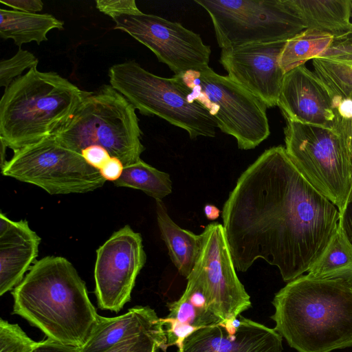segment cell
Returning a JSON list of instances; mask_svg holds the SVG:
<instances>
[{"mask_svg": "<svg viewBox=\"0 0 352 352\" xmlns=\"http://www.w3.org/2000/svg\"><path fill=\"white\" fill-rule=\"evenodd\" d=\"M221 217L236 270L245 272L262 258L289 282L319 259L340 213L280 145L265 150L241 175Z\"/></svg>", "mask_w": 352, "mask_h": 352, "instance_id": "obj_1", "label": "cell"}, {"mask_svg": "<svg viewBox=\"0 0 352 352\" xmlns=\"http://www.w3.org/2000/svg\"><path fill=\"white\" fill-rule=\"evenodd\" d=\"M13 314L37 327L48 338L83 347L100 315L85 283L67 258L47 256L36 261L12 292Z\"/></svg>", "mask_w": 352, "mask_h": 352, "instance_id": "obj_2", "label": "cell"}, {"mask_svg": "<svg viewBox=\"0 0 352 352\" xmlns=\"http://www.w3.org/2000/svg\"><path fill=\"white\" fill-rule=\"evenodd\" d=\"M272 303L274 329L298 352L352 348V291L346 282L302 275Z\"/></svg>", "mask_w": 352, "mask_h": 352, "instance_id": "obj_3", "label": "cell"}, {"mask_svg": "<svg viewBox=\"0 0 352 352\" xmlns=\"http://www.w3.org/2000/svg\"><path fill=\"white\" fill-rule=\"evenodd\" d=\"M89 91L37 66L14 79L0 100V139L13 151L52 135Z\"/></svg>", "mask_w": 352, "mask_h": 352, "instance_id": "obj_4", "label": "cell"}, {"mask_svg": "<svg viewBox=\"0 0 352 352\" xmlns=\"http://www.w3.org/2000/svg\"><path fill=\"white\" fill-rule=\"evenodd\" d=\"M52 135L80 154L90 146H102L124 166L140 160L145 149L135 108L110 85L89 91L74 115Z\"/></svg>", "mask_w": 352, "mask_h": 352, "instance_id": "obj_5", "label": "cell"}, {"mask_svg": "<svg viewBox=\"0 0 352 352\" xmlns=\"http://www.w3.org/2000/svg\"><path fill=\"white\" fill-rule=\"evenodd\" d=\"M173 77L189 102L204 107L222 132L236 138L239 148H254L270 135L266 105L228 76L208 66Z\"/></svg>", "mask_w": 352, "mask_h": 352, "instance_id": "obj_6", "label": "cell"}, {"mask_svg": "<svg viewBox=\"0 0 352 352\" xmlns=\"http://www.w3.org/2000/svg\"><path fill=\"white\" fill-rule=\"evenodd\" d=\"M110 85L139 112L156 116L187 131L191 139L214 138L217 124L201 104L190 102L173 77L156 76L134 60L109 67Z\"/></svg>", "mask_w": 352, "mask_h": 352, "instance_id": "obj_7", "label": "cell"}, {"mask_svg": "<svg viewBox=\"0 0 352 352\" xmlns=\"http://www.w3.org/2000/svg\"><path fill=\"white\" fill-rule=\"evenodd\" d=\"M285 150L298 169L341 214L352 187V155L338 131L288 118Z\"/></svg>", "mask_w": 352, "mask_h": 352, "instance_id": "obj_8", "label": "cell"}, {"mask_svg": "<svg viewBox=\"0 0 352 352\" xmlns=\"http://www.w3.org/2000/svg\"><path fill=\"white\" fill-rule=\"evenodd\" d=\"M209 14L222 48L287 41L307 29L286 0H195Z\"/></svg>", "mask_w": 352, "mask_h": 352, "instance_id": "obj_9", "label": "cell"}, {"mask_svg": "<svg viewBox=\"0 0 352 352\" xmlns=\"http://www.w3.org/2000/svg\"><path fill=\"white\" fill-rule=\"evenodd\" d=\"M1 170L4 176L37 186L50 195L94 191L106 182L80 153L63 146L53 135L14 151Z\"/></svg>", "mask_w": 352, "mask_h": 352, "instance_id": "obj_10", "label": "cell"}, {"mask_svg": "<svg viewBox=\"0 0 352 352\" xmlns=\"http://www.w3.org/2000/svg\"><path fill=\"white\" fill-rule=\"evenodd\" d=\"M115 30L126 32L151 50L174 75L208 66L211 50L199 34L180 23L142 12L113 19Z\"/></svg>", "mask_w": 352, "mask_h": 352, "instance_id": "obj_11", "label": "cell"}, {"mask_svg": "<svg viewBox=\"0 0 352 352\" xmlns=\"http://www.w3.org/2000/svg\"><path fill=\"white\" fill-rule=\"evenodd\" d=\"M201 234V250L190 274L201 282L210 309L221 322L234 319L252 302L236 274L223 226L210 223Z\"/></svg>", "mask_w": 352, "mask_h": 352, "instance_id": "obj_12", "label": "cell"}, {"mask_svg": "<svg viewBox=\"0 0 352 352\" xmlns=\"http://www.w3.org/2000/svg\"><path fill=\"white\" fill-rule=\"evenodd\" d=\"M142 238L129 225L113 234L96 250L95 294L102 310L119 312L131 298L140 272L146 263Z\"/></svg>", "mask_w": 352, "mask_h": 352, "instance_id": "obj_13", "label": "cell"}, {"mask_svg": "<svg viewBox=\"0 0 352 352\" xmlns=\"http://www.w3.org/2000/svg\"><path fill=\"white\" fill-rule=\"evenodd\" d=\"M286 41L222 48L219 61L230 79L271 108L277 106L285 76L279 58Z\"/></svg>", "mask_w": 352, "mask_h": 352, "instance_id": "obj_14", "label": "cell"}, {"mask_svg": "<svg viewBox=\"0 0 352 352\" xmlns=\"http://www.w3.org/2000/svg\"><path fill=\"white\" fill-rule=\"evenodd\" d=\"M277 106L285 119L340 133L333 95L316 74L305 65L285 74Z\"/></svg>", "mask_w": 352, "mask_h": 352, "instance_id": "obj_15", "label": "cell"}, {"mask_svg": "<svg viewBox=\"0 0 352 352\" xmlns=\"http://www.w3.org/2000/svg\"><path fill=\"white\" fill-rule=\"evenodd\" d=\"M235 333L220 323L192 333L177 352H282L283 337L274 329L239 316Z\"/></svg>", "mask_w": 352, "mask_h": 352, "instance_id": "obj_16", "label": "cell"}, {"mask_svg": "<svg viewBox=\"0 0 352 352\" xmlns=\"http://www.w3.org/2000/svg\"><path fill=\"white\" fill-rule=\"evenodd\" d=\"M40 236L25 220H10L0 213V295L11 291L35 263Z\"/></svg>", "mask_w": 352, "mask_h": 352, "instance_id": "obj_17", "label": "cell"}, {"mask_svg": "<svg viewBox=\"0 0 352 352\" xmlns=\"http://www.w3.org/2000/svg\"><path fill=\"white\" fill-rule=\"evenodd\" d=\"M166 333L162 318L148 306H135L116 317L100 316L81 352H106L125 339L143 333Z\"/></svg>", "mask_w": 352, "mask_h": 352, "instance_id": "obj_18", "label": "cell"}, {"mask_svg": "<svg viewBox=\"0 0 352 352\" xmlns=\"http://www.w3.org/2000/svg\"><path fill=\"white\" fill-rule=\"evenodd\" d=\"M156 215L161 236L179 273L187 278L201 252L203 235L177 226L170 217L162 200H156Z\"/></svg>", "mask_w": 352, "mask_h": 352, "instance_id": "obj_19", "label": "cell"}, {"mask_svg": "<svg viewBox=\"0 0 352 352\" xmlns=\"http://www.w3.org/2000/svg\"><path fill=\"white\" fill-rule=\"evenodd\" d=\"M305 23L333 35L352 29V0H286Z\"/></svg>", "mask_w": 352, "mask_h": 352, "instance_id": "obj_20", "label": "cell"}, {"mask_svg": "<svg viewBox=\"0 0 352 352\" xmlns=\"http://www.w3.org/2000/svg\"><path fill=\"white\" fill-rule=\"evenodd\" d=\"M0 36L12 39L21 48L25 43L37 44L47 40V34L53 29L62 30L63 21L50 14L28 13L0 9Z\"/></svg>", "mask_w": 352, "mask_h": 352, "instance_id": "obj_21", "label": "cell"}, {"mask_svg": "<svg viewBox=\"0 0 352 352\" xmlns=\"http://www.w3.org/2000/svg\"><path fill=\"white\" fill-rule=\"evenodd\" d=\"M333 34L316 29H305L288 39L281 51L279 65L285 74L319 57L329 47Z\"/></svg>", "mask_w": 352, "mask_h": 352, "instance_id": "obj_22", "label": "cell"}, {"mask_svg": "<svg viewBox=\"0 0 352 352\" xmlns=\"http://www.w3.org/2000/svg\"><path fill=\"white\" fill-rule=\"evenodd\" d=\"M307 275L347 282L352 278V245L338 227L324 251Z\"/></svg>", "mask_w": 352, "mask_h": 352, "instance_id": "obj_23", "label": "cell"}, {"mask_svg": "<svg viewBox=\"0 0 352 352\" xmlns=\"http://www.w3.org/2000/svg\"><path fill=\"white\" fill-rule=\"evenodd\" d=\"M116 186L140 190L156 200H162L172 192L170 175L146 164L141 159L125 166Z\"/></svg>", "mask_w": 352, "mask_h": 352, "instance_id": "obj_24", "label": "cell"}, {"mask_svg": "<svg viewBox=\"0 0 352 352\" xmlns=\"http://www.w3.org/2000/svg\"><path fill=\"white\" fill-rule=\"evenodd\" d=\"M311 63L314 72L333 97L352 98V60L314 58Z\"/></svg>", "mask_w": 352, "mask_h": 352, "instance_id": "obj_25", "label": "cell"}, {"mask_svg": "<svg viewBox=\"0 0 352 352\" xmlns=\"http://www.w3.org/2000/svg\"><path fill=\"white\" fill-rule=\"evenodd\" d=\"M38 342L31 339L19 324L0 319V352H31Z\"/></svg>", "mask_w": 352, "mask_h": 352, "instance_id": "obj_26", "label": "cell"}, {"mask_svg": "<svg viewBox=\"0 0 352 352\" xmlns=\"http://www.w3.org/2000/svg\"><path fill=\"white\" fill-rule=\"evenodd\" d=\"M38 58L30 52L19 48L12 57L0 63V86L8 87L27 69L36 67Z\"/></svg>", "mask_w": 352, "mask_h": 352, "instance_id": "obj_27", "label": "cell"}, {"mask_svg": "<svg viewBox=\"0 0 352 352\" xmlns=\"http://www.w3.org/2000/svg\"><path fill=\"white\" fill-rule=\"evenodd\" d=\"M167 337L163 333H143L133 336L113 346L106 352H164L167 349Z\"/></svg>", "mask_w": 352, "mask_h": 352, "instance_id": "obj_28", "label": "cell"}, {"mask_svg": "<svg viewBox=\"0 0 352 352\" xmlns=\"http://www.w3.org/2000/svg\"><path fill=\"white\" fill-rule=\"evenodd\" d=\"M318 58L352 60V29L333 35L329 47Z\"/></svg>", "mask_w": 352, "mask_h": 352, "instance_id": "obj_29", "label": "cell"}, {"mask_svg": "<svg viewBox=\"0 0 352 352\" xmlns=\"http://www.w3.org/2000/svg\"><path fill=\"white\" fill-rule=\"evenodd\" d=\"M96 8L112 19L121 15H135L142 12L134 0H98Z\"/></svg>", "mask_w": 352, "mask_h": 352, "instance_id": "obj_30", "label": "cell"}, {"mask_svg": "<svg viewBox=\"0 0 352 352\" xmlns=\"http://www.w3.org/2000/svg\"><path fill=\"white\" fill-rule=\"evenodd\" d=\"M81 155L91 166L100 170L111 157L109 152L102 146L94 145L85 148Z\"/></svg>", "mask_w": 352, "mask_h": 352, "instance_id": "obj_31", "label": "cell"}, {"mask_svg": "<svg viewBox=\"0 0 352 352\" xmlns=\"http://www.w3.org/2000/svg\"><path fill=\"white\" fill-rule=\"evenodd\" d=\"M82 347L67 344L51 338L38 342L31 352H81Z\"/></svg>", "mask_w": 352, "mask_h": 352, "instance_id": "obj_32", "label": "cell"}, {"mask_svg": "<svg viewBox=\"0 0 352 352\" xmlns=\"http://www.w3.org/2000/svg\"><path fill=\"white\" fill-rule=\"evenodd\" d=\"M339 228L352 245V187L344 209L340 214Z\"/></svg>", "mask_w": 352, "mask_h": 352, "instance_id": "obj_33", "label": "cell"}, {"mask_svg": "<svg viewBox=\"0 0 352 352\" xmlns=\"http://www.w3.org/2000/svg\"><path fill=\"white\" fill-rule=\"evenodd\" d=\"M124 167V164L118 158L111 157L99 170L106 181L114 182L122 175Z\"/></svg>", "mask_w": 352, "mask_h": 352, "instance_id": "obj_34", "label": "cell"}, {"mask_svg": "<svg viewBox=\"0 0 352 352\" xmlns=\"http://www.w3.org/2000/svg\"><path fill=\"white\" fill-rule=\"evenodd\" d=\"M1 3L15 10L28 13H36L43 8V3L41 0H1Z\"/></svg>", "mask_w": 352, "mask_h": 352, "instance_id": "obj_35", "label": "cell"}, {"mask_svg": "<svg viewBox=\"0 0 352 352\" xmlns=\"http://www.w3.org/2000/svg\"><path fill=\"white\" fill-rule=\"evenodd\" d=\"M340 132L345 137L352 155V120L349 122H341Z\"/></svg>", "mask_w": 352, "mask_h": 352, "instance_id": "obj_36", "label": "cell"}, {"mask_svg": "<svg viewBox=\"0 0 352 352\" xmlns=\"http://www.w3.org/2000/svg\"><path fill=\"white\" fill-rule=\"evenodd\" d=\"M204 212L208 220L213 221L219 218L221 211L214 205L206 204L204 208Z\"/></svg>", "mask_w": 352, "mask_h": 352, "instance_id": "obj_37", "label": "cell"}, {"mask_svg": "<svg viewBox=\"0 0 352 352\" xmlns=\"http://www.w3.org/2000/svg\"><path fill=\"white\" fill-rule=\"evenodd\" d=\"M1 142V161H0V166L1 168H2L6 162H7L6 160V148L8 147L7 145L5 144V142L0 139Z\"/></svg>", "mask_w": 352, "mask_h": 352, "instance_id": "obj_38", "label": "cell"}, {"mask_svg": "<svg viewBox=\"0 0 352 352\" xmlns=\"http://www.w3.org/2000/svg\"><path fill=\"white\" fill-rule=\"evenodd\" d=\"M347 285H349V288L351 289V290L352 291V278L351 279H349L347 282H346Z\"/></svg>", "mask_w": 352, "mask_h": 352, "instance_id": "obj_39", "label": "cell"}]
</instances>
